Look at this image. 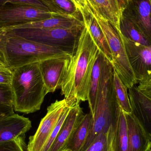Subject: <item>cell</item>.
Masks as SVG:
<instances>
[{"mask_svg": "<svg viewBox=\"0 0 151 151\" xmlns=\"http://www.w3.org/2000/svg\"><path fill=\"white\" fill-rule=\"evenodd\" d=\"M7 3L30 4L49 11L48 8L45 4H43L41 0H0V7H1Z\"/></svg>", "mask_w": 151, "mask_h": 151, "instance_id": "83f0119b", "label": "cell"}, {"mask_svg": "<svg viewBox=\"0 0 151 151\" xmlns=\"http://www.w3.org/2000/svg\"><path fill=\"white\" fill-rule=\"evenodd\" d=\"M113 75L112 64L105 57L96 108L91 115V127L82 151L88 148L99 134L107 132L119 117L121 108L114 91Z\"/></svg>", "mask_w": 151, "mask_h": 151, "instance_id": "277c9868", "label": "cell"}, {"mask_svg": "<svg viewBox=\"0 0 151 151\" xmlns=\"http://www.w3.org/2000/svg\"><path fill=\"white\" fill-rule=\"evenodd\" d=\"M128 135V151H151V142L133 113H125Z\"/></svg>", "mask_w": 151, "mask_h": 151, "instance_id": "9a60e30c", "label": "cell"}, {"mask_svg": "<svg viewBox=\"0 0 151 151\" xmlns=\"http://www.w3.org/2000/svg\"><path fill=\"white\" fill-rule=\"evenodd\" d=\"M12 70L5 65L0 64V83L10 85Z\"/></svg>", "mask_w": 151, "mask_h": 151, "instance_id": "f1b7e54d", "label": "cell"}, {"mask_svg": "<svg viewBox=\"0 0 151 151\" xmlns=\"http://www.w3.org/2000/svg\"><path fill=\"white\" fill-rule=\"evenodd\" d=\"M14 113L13 107L0 104V119Z\"/></svg>", "mask_w": 151, "mask_h": 151, "instance_id": "4dcf8cb0", "label": "cell"}, {"mask_svg": "<svg viewBox=\"0 0 151 151\" xmlns=\"http://www.w3.org/2000/svg\"><path fill=\"white\" fill-rule=\"evenodd\" d=\"M56 16H59L30 4L7 3L0 7V31Z\"/></svg>", "mask_w": 151, "mask_h": 151, "instance_id": "52a82bcc", "label": "cell"}, {"mask_svg": "<svg viewBox=\"0 0 151 151\" xmlns=\"http://www.w3.org/2000/svg\"><path fill=\"white\" fill-rule=\"evenodd\" d=\"M73 1L80 12L85 9L88 5L86 0H73Z\"/></svg>", "mask_w": 151, "mask_h": 151, "instance_id": "1f68e13d", "label": "cell"}, {"mask_svg": "<svg viewBox=\"0 0 151 151\" xmlns=\"http://www.w3.org/2000/svg\"><path fill=\"white\" fill-rule=\"evenodd\" d=\"M99 51L85 24L80 33L76 50L70 58L60 89L65 98H74L80 101H88L91 73Z\"/></svg>", "mask_w": 151, "mask_h": 151, "instance_id": "6da1fadb", "label": "cell"}, {"mask_svg": "<svg viewBox=\"0 0 151 151\" xmlns=\"http://www.w3.org/2000/svg\"><path fill=\"white\" fill-rule=\"evenodd\" d=\"M23 138L0 143V151H25Z\"/></svg>", "mask_w": 151, "mask_h": 151, "instance_id": "484cf974", "label": "cell"}, {"mask_svg": "<svg viewBox=\"0 0 151 151\" xmlns=\"http://www.w3.org/2000/svg\"><path fill=\"white\" fill-rule=\"evenodd\" d=\"M10 87L14 111L26 114L39 111L48 93L41 72L40 63L13 69Z\"/></svg>", "mask_w": 151, "mask_h": 151, "instance_id": "7a4b0ae2", "label": "cell"}, {"mask_svg": "<svg viewBox=\"0 0 151 151\" xmlns=\"http://www.w3.org/2000/svg\"><path fill=\"white\" fill-rule=\"evenodd\" d=\"M129 89L132 113L151 142V101L134 86Z\"/></svg>", "mask_w": 151, "mask_h": 151, "instance_id": "5bb4252c", "label": "cell"}, {"mask_svg": "<svg viewBox=\"0 0 151 151\" xmlns=\"http://www.w3.org/2000/svg\"><path fill=\"white\" fill-rule=\"evenodd\" d=\"M111 3V5L112 8L113 9L115 13L121 18V14L120 12L119 9V6H118V3H117V0H109Z\"/></svg>", "mask_w": 151, "mask_h": 151, "instance_id": "d6a6232c", "label": "cell"}, {"mask_svg": "<svg viewBox=\"0 0 151 151\" xmlns=\"http://www.w3.org/2000/svg\"><path fill=\"white\" fill-rule=\"evenodd\" d=\"M91 122V114L89 113L84 114L65 150L82 151L90 130Z\"/></svg>", "mask_w": 151, "mask_h": 151, "instance_id": "ffe728a7", "label": "cell"}, {"mask_svg": "<svg viewBox=\"0 0 151 151\" xmlns=\"http://www.w3.org/2000/svg\"><path fill=\"white\" fill-rule=\"evenodd\" d=\"M150 4L151 5V0H150Z\"/></svg>", "mask_w": 151, "mask_h": 151, "instance_id": "d590c367", "label": "cell"}, {"mask_svg": "<svg viewBox=\"0 0 151 151\" xmlns=\"http://www.w3.org/2000/svg\"><path fill=\"white\" fill-rule=\"evenodd\" d=\"M121 16L134 23L151 41V5L150 0H129Z\"/></svg>", "mask_w": 151, "mask_h": 151, "instance_id": "8fae6325", "label": "cell"}, {"mask_svg": "<svg viewBox=\"0 0 151 151\" xmlns=\"http://www.w3.org/2000/svg\"><path fill=\"white\" fill-rule=\"evenodd\" d=\"M0 50L8 67L14 69L50 58L70 57V54L58 48L28 40L9 32L0 31Z\"/></svg>", "mask_w": 151, "mask_h": 151, "instance_id": "3957f363", "label": "cell"}, {"mask_svg": "<svg viewBox=\"0 0 151 151\" xmlns=\"http://www.w3.org/2000/svg\"><path fill=\"white\" fill-rule=\"evenodd\" d=\"M71 58H50L40 63V69L48 93L61 89Z\"/></svg>", "mask_w": 151, "mask_h": 151, "instance_id": "30bf717a", "label": "cell"}, {"mask_svg": "<svg viewBox=\"0 0 151 151\" xmlns=\"http://www.w3.org/2000/svg\"><path fill=\"white\" fill-rule=\"evenodd\" d=\"M84 151H111L107 132L99 134Z\"/></svg>", "mask_w": 151, "mask_h": 151, "instance_id": "d4e9b609", "label": "cell"}, {"mask_svg": "<svg viewBox=\"0 0 151 151\" xmlns=\"http://www.w3.org/2000/svg\"><path fill=\"white\" fill-rule=\"evenodd\" d=\"M121 14L127 5L129 0H117Z\"/></svg>", "mask_w": 151, "mask_h": 151, "instance_id": "836d02e7", "label": "cell"}, {"mask_svg": "<svg viewBox=\"0 0 151 151\" xmlns=\"http://www.w3.org/2000/svg\"><path fill=\"white\" fill-rule=\"evenodd\" d=\"M111 151H128L127 119L121 109L119 117L107 131Z\"/></svg>", "mask_w": 151, "mask_h": 151, "instance_id": "ac0fdd59", "label": "cell"}, {"mask_svg": "<svg viewBox=\"0 0 151 151\" xmlns=\"http://www.w3.org/2000/svg\"><path fill=\"white\" fill-rule=\"evenodd\" d=\"M81 13L83 20L88 27L91 37L99 51H101L106 59L112 64V56L107 40L88 5L85 9L81 12Z\"/></svg>", "mask_w": 151, "mask_h": 151, "instance_id": "2e32d148", "label": "cell"}, {"mask_svg": "<svg viewBox=\"0 0 151 151\" xmlns=\"http://www.w3.org/2000/svg\"><path fill=\"white\" fill-rule=\"evenodd\" d=\"M83 28V27L70 29L20 28L3 31L9 32L28 40L58 48L73 56L76 50L80 33Z\"/></svg>", "mask_w": 151, "mask_h": 151, "instance_id": "8992f818", "label": "cell"}, {"mask_svg": "<svg viewBox=\"0 0 151 151\" xmlns=\"http://www.w3.org/2000/svg\"><path fill=\"white\" fill-rule=\"evenodd\" d=\"M88 7L107 40L112 56V64L114 70L128 89L132 88L138 82L129 64L119 30L111 22L101 17L89 6Z\"/></svg>", "mask_w": 151, "mask_h": 151, "instance_id": "5b68a950", "label": "cell"}, {"mask_svg": "<svg viewBox=\"0 0 151 151\" xmlns=\"http://www.w3.org/2000/svg\"><path fill=\"white\" fill-rule=\"evenodd\" d=\"M105 57L101 51H99L94 66L91 77L89 91L88 103L90 113L91 115L94 113L96 104L99 89L100 85L102 68L104 59Z\"/></svg>", "mask_w": 151, "mask_h": 151, "instance_id": "d6986e66", "label": "cell"}, {"mask_svg": "<svg viewBox=\"0 0 151 151\" xmlns=\"http://www.w3.org/2000/svg\"></svg>", "mask_w": 151, "mask_h": 151, "instance_id": "f35d334b", "label": "cell"}, {"mask_svg": "<svg viewBox=\"0 0 151 151\" xmlns=\"http://www.w3.org/2000/svg\"><path fill=\"white\" fill-rule=\"evenodd\" d=\"M119 31L123 37L133 42L145 46L151 45V41L130 20L121 16Z\"/></svg>", "mask_w": 151, "mask_h": 151, "instance_id": "7402d4cb", "label": "cell"}, {"mask_svg": "<svg viewBox=\"0 0 151 151\" xmlns=\"http://www.w3.org/2000/svg\"><path fill=\"white\" fill-rule=\"evenodd\" d=\"M0 104L13 107L10 85L0 83Z\"/></svg>", "mask_w": 151, "mask_h": 151, "instance_id": "4316f807", "label": "cell"}, {"mask_svg": "<svg viewBox=\"0 0 151 151\" xmlns=\"http://www.w3.org/2000/svg\"><path fill=\"white\" fill-rule=\"evenodd\" d=\"M84 25L85 24L83 19L56 16L40 21L27 23L7 30L20 28L70 29L76 27H83Z\"/></svg>", "mask_w": 151, "mask_h": 151, "instance_id": "e0dca14e", "label": "cell"}, {"mask_svg": "<svg viewBox=\"0 0 151 151\" xmlns=\"http://www.w3.org/2000/svg\"><path fill=\"white\" fill-rule=\"evenodd\" d=\"M49 11L60 17L80 18L81 12L71 0H41Z\"/></svg>", "mask_w": 151, "mask_h": 151, "instance_id": "44dd1931", "label": "cell"}, {"mask_svg": "<svg viewBox=\"0 0 151 151\" xmlns=\"http://www.w3.org/2000/svg\"><path fill=\"white\" fill-rule=\"evenodd\" d=\"M32 127L28 118L17 114L0 119V143L23 138Z\"/></svg>", "mask_w": 151, "mask_h": 151, "instance_id": "4fadbf2b", "label": "cell"}, {"mask_svg": "<svg viewBox=\"0 0 151 151\" xmlns=\"http://www.w3.org/2000/svg\"><path fill=\"white\" fill-rule=\"evenodd\" d=\"M80 103L70 110L48 151H64L84 116Z\"/></svg>", "mask_w": 151, "mask_h": 151, "instance_id": "7c38bea8", "label": "cell"}, {"mask_svg": "<svg viewBox=\"0 0 151 151\" xmlns=\"http://www.w3.org/2000/svg\"><path fill=\"white\" fill-rule=\"evenodd\" d=\"M68 151L65 150V151Z\"/></svg>", "mask_w": 151, "mask_h": 151, "instance_id": "74e56055", "label": "cell"}, {"mask_svg": "<svg viewBox=\"0 0 151 151\" xmlns=\"http://www.w3.org/2000/svg\"><path fill=\"white\" fill-rule=\"evenodd\" d=\"M0 64L8 67V65H7V63H6V60H5V58H4V56L3 54L2 53L1 50H0Z\"/></svg>", "mask_w": 151, "mask_h": 151, "instance_id": "e575fe53", "label": "cell"}, {"mask_svg": "<svg viewBox=\"0 0 151 151\" xmlns=\"http://www.w3.org/2000/svg\"><path fill=\"white\" fill-rule=\"evenodd\" d=\"M113 84L116 98L120 107L125 113H132V108L128 93V88L122 82L114 69Z\"/></svg>", "mask_w": 151, "mask_h": 151, "instance_id": "cb8c5ba5", "label": "cell"}, {"mask_svg": "<svg viewBox=\"0 0 151 151\" xmlns=\"http://www.w3.org/2000/svg\"><path fill=\"white\" fill-rule=\"evenodd\" d=\"M71 1H72L73 2V0H71ZM74 4H75V3H74Z\"/></svg>", "mask_w": 151, "mask_h": 151, "instance_id": "8d00e7d4", "label": "cell"}, {"mask_svg": "<svg viewBox=\"0 0 151 151\" xmlns=\"http://www.w3.org/2000/svg\"><path fill=\"white\" fill-rule=\"evenodd\" d=\"M75 99H76L68 98L63 100H57L48 107L47 114L42 119L36 133L29 137L27 151L44 150L62 113L65 107Z\"/></svg>", "mask_w": 151, "mask_h": 151, "instance_id": "ba28073f", "label": "cell"}, {"mask_svg": "<svg viewBox=\"0 0 151 151\" xmlns=\"http://www.w3.org/2000/svg\"><path fill=\"white\" fill-rule=\"evenodd\" d=\"M122 36L129 64L137 81L139 83L151 81V45L145 46Z\"/></svg>", "mask_w": 151, "mask_h": 151, "instance_id": "9c48e42d", "label": "cell"}, {"mask_svg": "<svg viewBox=\"0 0 151 151\" xmlns=\"http://www.w3.org/2000/svg\"><path fill=\"white\" fill-rule=\"evenodd\" d=\"M138 91L151 101V80L147 81L139 82L136 86Z\"/></svg>", "mask_w": 151, "mask_h": 151, "instance_id": "f546056e", "label": "cell"}, {"mask_svg": "<svg viewBox=\"0 0 151 151\" xmlns=\"http://www.w3.org/2000/svg\"><path fill=\"white\" fill-rule=\"evenodd\" d=\"M88 5L101 17L108 20L119 30V17L112 8L109 0H86Z\"/></svg>", "mask_w": 151, "mask_h": 151, "instance_id": "603a6c76", "label": "cell"}]
</instances>
